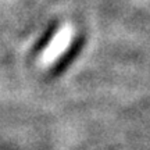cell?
Returning a JSON list of instances; mask_svg holds the SVG:
<instances>
[{"label":"cell","instance_id":"cell-2","mask_svg":"<svg viewBox=\"0 0 150 150\" xmlns=\"http://www.w3.org/2000/svg\"><path fill=\"white\" fill-rule=\"evenodd\" d=\"M56 29H57V24H52V25L47 28V31L45 32V35H43L42 39L38 42L36 47H35V50H36V52H39V50H42L43 47H46V46H47V43L50 42V39L53 38L54 32H56Z\"/></svg>","mask_w":150,"mask_h":150},{"label":"cell","instance_id":"cell-1","mask_svg":"<svg viewBox=\"0 0 150 150\" xmlns=\"http://www.w3.org/2000/svg\"><path fill=\"white\" fill-rule=\"evenodd\" d=\"M81 47H82V38L76 39V40L72 43V46L68 49V52H67V53H64V56H63V57L57 61V64L54 65L53 74L57 75V74H60V72H63V71L67 68V65L70 64L71 61H72V60L78 56Z\"/></svg>","mask_w":150,"mask_h":150}]
</instances>
